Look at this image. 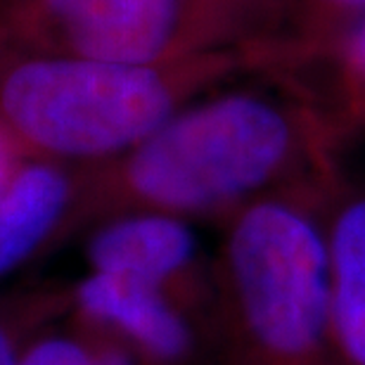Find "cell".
Returning <instances> with one entry per match:
<instances>
[{
  "label": "cell",
  "mask_w": 365,
  "mask_h": 365,
  "mask_svg": "<svg viewBox=\"0 0 365 365\" xmlns=\"http://www.w3.org/2000/svg\"><path fill=\"white\" fill-rule=\"evenodd\" d=\"M337 126L297 91L228 93L185 105L109 159L93 195L107 218L155 211L228 218L261 197L337 187Z\"/></svg>",
  "instance_id": "1"
},
{
  "label": "cell",
  "mask_w": 365,
  "mask_h": 365,
  "mask_svg": "<svg viewBox=\"0 0 365 365\" xmlns=\"http://www.w3.org/2000/svg\"><path fill=\"white\" fill-rule=\"evenodd\" d=\"M337 187L275 192L225 221L204 365H339L325 245V211Z\"/></svg>",
  "instance_id": "2"
},
{
  "label": "cell",
  "mask_w": 365,
  "mask_h": 365,
  "mask_svg": "<svg viewBox=\"0 0 365 365\" xmlns=\"http://www.w3.org/2000/svg\"><path fill=\"white\" fill-rule=\"evenodd\" d=\"M76 57L121 64H164L225 50L242 31V0H38Z\"/></svg>",
  "instance_id": "4"
},
{
  "label": "cell",
  "mask_w": 365,
  "mask_h": 365,
  "mask_svg": "<svg viewBox=\"0 0 365 365\" xmlns=\"http://www.w3.org/2000/svg\"><path fill=\"white\" fill-rule=\"evenodd\" d=\"M242 3H247V5H250V0H242Z\"/></svg>",
  "instance_id": "14"
},
{
  "label": "cell",
  "mask_w": 365,
  "mask_h": 365,
  "mask_svg": "<svg viewBox=\"0 0 365 365\" xmlns=\"http://www.w3.org/2000/svg\"><path fill=\"white\" fill-rule=\"evenodd\" d=\"M309 24L302 36H318L365 14V0H309Z\"/></svg>",
  "instance_id": "11"
},
{
  "label": "cell",
  "mask_w": 365,
  "mask_h": 365,
  "mask_svg": "<svg viewBox=\"0 0 365 365\" xmlns=\"http://www.w3.org/2000/svg\"><path fill=\"white\" fill-rule=\"evenodd\" d=\"M71 182L53 164L19 166L0 195V277L38 252L71 204Z\"/></svg>",
  "instance_id": "9"
},
{
  "label": "cell",
  "mask_w": 365,
  "mask_h": 365,
  "mask_svg": "<svg viewBox=\"0 0 365 365\" xmlns=\"http://www.w3.org/2000/svg\"><path fill=\"white\" fill-rule=\"evenodd\" d=\"M91 271L133 277L171 294L211 330L214 261L202 254L190 221L155 211L109 216L86 242Z\"/></svg>",
  "instance_id": "5"
},
{
  "label": "cell",
  "mask_w": 365,
  "mask_h": 365,
  "mask_svg": "<svg viewBox=\"0 0 365 365\" xmlns=\"http://www.w3.org/2000/svg\"><path fill=\"white\" fill-rule=\"evenodd\" d=\"M76 325V323H74ZM19 365H145L126 344L98 327L48 332L21 346Z\"/></svg>",
  "instance_id": "10"
},
{
  "label": "cell",
  "mask_w": 365,
  "mask_h": 365,
  "mask_svg": "<svg viewBox=\"0 0 365 365\" xmlns=\"http://www.w3.org/2000/svg\"><path fill=\"white\" fill-rule=\"evenodd\" d=\"M318 64L327 71L318 109L341 135L365 128V14L318 36H299L284 48V71Z\"/></svg>",
  "instance_id": "8"
},
{
  "label": "cell",
  "mask_w": 365,
  "mask_h": 365,
  "mask_svg": "<svg viewBox=\"0 0 365 365\" xmlns=\"http://www.w3.org/2000/svg\"><path fill=\"white\" fill-rule=\"evenodd\" d=\"M275 43H247L164 64L36 57L0 83V121L24 148L109 159L152 135L195 93L240 67H273Z\"/></svg>",
  "instance_id": "3"
},
{
  "label": "cell",
  "mask_w": 365,
  "mask_h": 365,
  "mask_svg": "<svg viewBox=\"0 0 365 365\" xmlns=\"http://www.w3.org/2000/svg\"><path fill=\"white\" fill-rule=\"evenodd\" d=\"M21 344L12 337V332L0 323V365H19Z\"/></svg>",
  "instance_id": "13"
},
{
  "label": "cell",
  "mask_w": 365,
  "mask_h": 365,
  "mask_svg": "<svg viewBox=\"0 0 365 365\" xmlns=\"http://www.w3.org/2000/svg\"><path fill=\"white\" fill-rule=\"evenodd\" d=\"M17 138L10 133V128L0 121V195L3 190L10 185V180L14 178V173L19 171L17 164Z\"/></svg>",
  "instance_id": "12"
},
{
  "label": "cell",
  "mask_w": 365,
  "mask_h": 365,
  "mask_svg": "<svg viewBox=\"0 0 365 365\" xmlns=\"http://www.w3.org/2000/svg\"><path fill=\"white\" fill-rule=\"evenodd\" d=\"M71 309L78 320L126 344L145 365L207 363V325L152 284L88 271L71 289Z\"/></svg>",
  "instance_id": "6"
},
{
  "label": "cell",
  "mask_w": 365,
  "mask_h": 365,
  "mask_svg": "<svg viewBox=\"0 0 365 365\" xmlns=\"http://www.w3.org/2000/svg\"><path fill=\"white\" fill-rule=\"evenodd\" d=\"M327 313L339 365H365V190L330 197L325 211Z\"/></svg>",
  "instance_id": "7"
}]
</instances>
